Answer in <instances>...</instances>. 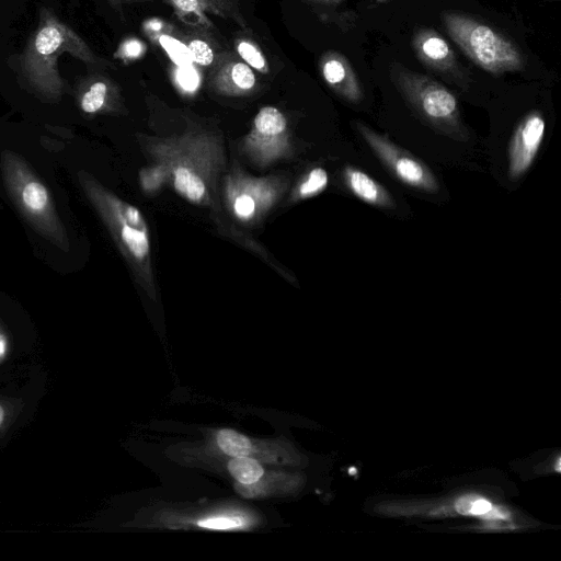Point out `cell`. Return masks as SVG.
Returning a JSON list of instances; mask_svg holds the SVG:
<instances>
[{"label":"cell","mask_w":561,"mask_h":561,"mask_svg":"<svg viewBox=\"0 0 561 561\" xmlns=\"http://www.w3.org/2000/svg\"><path fill=\"white\" fill-rule=\"evenodd\" d=\"M174 187L181 195L194 202L201 201L205 194V185L201 178L185 168L175 170Z\"/></svg>","instance_id":"cell-18"},{"label":"cell","mask_w":561,"mask_h":561,"mask_svg":"<svg viewBox=\"0 0 561 561\" xmlns=\"http://www.w3.org/2000/svg\"><path fill=\"white\" fill-rule=\"evenodd\" d=\"M111 7L117 11H121L124 5L137 2L152 1V0H107Z\"/></svg>","instance_id":"cell-24"},{"label":"cell","mask_w":561,"mask_h":561,"mask_svg":"<svg viewBox=\"0 0 561 561\" xmlns=\"http://www.w3.org/2000/svg\"><path fill=\"white\" fill-rule=\"evenodd\" d=\"M4 352H5V341L2 337V335H0V358L3 356Z\"/></svg>","instance_id":"cell-26"},{"label":"cell","mask_w":561,"mask_h":561,"mask_svg":"<svg viewBox=\"0 0 561 561\" xmlns=\"http://www.w3.org/2000/svg\"><path fill=\"white\" fill-rule=\"evenodd\" d=\"M69 54L80 61L99 68H113V64L98 56L85 41L49 9L42 8L39 21L20 58L22 75L36 90L46 95H58L62 79L57 60Z\"/></svg>","instance_id":"cell-1"},{"label":"cell","mask_w":561,"mask_h":561,"mask_svg":"<svg viewBox=\"0 0 561 561\" xmlns=\"http://www.w3.org/2000/svg\"><path fill=\"white\" fill-rule=\"evenodd\" d=\"M329 182L328 173L322 168L313 169L306 181L299 187V194L302 197L312 196L323 191Z\"/></svg>","instance_id":"cell-21"},{"label":"cell","mask_w":561,"mask_h":561,"mask_svg":"<svg viewBox=\"0 0 561 561\" xmlns=\"http://www.w3.org/2000/svg\"><path fill=\"white\" fill-rule=\"evenodd\" d=\"M24 203L34 210L44 208L47 202V193L45 187L37 183L31 182L23 190Z\"/></svg>","instance_id":"cell-22"},{"label":"cell","mask_w":561,"mask_h":561,"mask_svg":"<svg viewBox=\"0 0 561 561\" xmlns=\"http://www.w3.org/2000/svg\"><path fill=\"white\" fill-rule=\"evenodd\" d=\"M197 527L217 530L237 529L249 525V519L240 514H218L196 522Z\"/></svg>","instance_id":"cell-20"},{"label":"cell","mask_w":561,"mask_h":561,"mask_svg":"<svg viewBox=\"0 0 561 561\" xmlns=\"http://www.w3.org/2000/svg\"><path fill=\"white\" fill-rule=\"evenodd\" d=\"M287 121L284 114L275 106L262 107L255 118L254 128L264 137H274L286 130Z\"/></svg>","instance_id":"cell-17"},{"label":"cell","mask_w":561,"mask_h":561,"mask_svg":"<svg viewBox=\"0 0 561 561\" xmlns=\"http://www.w3.org/2000/svg\"><path fill=\"white\" fill-rule=\"evenodd\" d=\"M457 512L465 515L481 516L489 519H507L508 514L503 508L494 506L488 500L477 495H466L455 505Z\"/></svg>","instance_id":"cell-15"},{"label":"cell","mask_w":561,"mask_h":561,"mask_svg":"<svg viewBox=\"0 0 561 561\" xmlns=\"http://www.w3.org/2000/svg\"><path fill=\"white\" fill-rule=\"evenodd\" d=\"M319 71L327 85L350 103H359L364 91L350 60L337 50H327L319 58Z\"/></svg>","instance_id":"cell-11"},{"label":"cell","mask_w":561,"mask_h":561,"mask_svg":"<svg viewBox=\"0 0 561 561\" xmlns=\"http://www.w3.org/2000/svg\"><path fill=\"white\" fill-rule=\"evenodd\" d=\"M411 46L425 67L443 75L462 89L467 87L469 77L459 64L449 43L436 31L430 27H417L413 32Z\"/></svg>","instance_id":"cell-7"},{"label":"cell","mask_w":561,"mask_h":561,"mask_svg":"<svg viewBox=\"0 0 561 561\" xmlns=\"http://www.w3.org/2000/svg\"><path fill=\"white\" fill-rule=\"evenodd\" d=\"M375 1L378 2V3H383V2H386L388 0H375Z\"/></svg>","instance_id":"cell-28"},{"label":"cell","mask_w":561,"mask_h":561,"mask_svg":"<svg viewBox=\"0 0 561 561\" xmlns=\"http://www.w3.org/2000/svg\"><path fill=\"white\" fill-rule=\"evenodd\" d=\"M442 21L450 38L481 69L502 75L525 68L520 48L494 27L454 11L443 12Z\"/></svg>","instance_id":"cell-2"},{"label":"cell","mask_w":561,"mask_h":561,"mask_svg":"<svg viewBox=\"0 0 561 561\" xmlns=\"http://www.w3.org/2000/svg\"><path fill=\"white\" fill-rule=\"evenodd\" d=\"M216 458L215 463L225 465L234 480L236 490L245 497H261L277 492H289L297 484L295 477L287 472L266 471L263 463L251 457L205 455Z\"/></svg>","instance_id":"cell-6"},{"label":"cell","mask_w":561,"mask_h":561,"mask_svg":"<svg viewBox=\"0 0 561 561\" xmlns=\"http://www.w3.org/2000/svg\"><path fill=\"white\" fill-rule=\"evenodd\" d=\"M202 454L251 457L262 463L278 466H295L300 461L299 455L284 439L252 438L230 428L210 432Z\"/></svg>","instance_id":"cell-4"},{"label":"cell","mask_w":561,"mask_h":561,"mask_svg":"<svg viewBox=\"0 0 561 561\" xmlns=\"http://www.w3.org/2000/svg\"><path fill=\"white\" fill-rule=\"evenodd\" d=\"M178 36L186 47L191 59L202 68H210L222 51L211 32L186 26Z\"/></svg>","instance_id":"cell-14"},{"label":"cell","mask_w":561,"mask_h":561,"mask_svg":"<svg viewBox=\"0 0 561 561\" xmlns=\"http://www.w3.org/2000/svg\"><path fill=\"white\" fill-rule=\"evenodd\" d=\"M546 122L538 111L525 115L515 128L508 145V174L515 180L531 167L545 137Z\"/></svg>","instance_id":"cell-9"},{"label":"cell","mask_w":561,"mask_h":561,"mask_svg":"<svg viewBox=\"0 0 561 561\" xmlns=\"http://www.w3.org/2000/svg\"><path fill=\"white\" fill-rule=\"evenodd\" d=\"M178 19L190 27L213 32L210 15L236 23L249 31L239 0H165Z\"/></svg>","instance_id":"cell-8"},{"label":"cell","mask_w":561,"mask_h":561,"mask_svg":"<svg viewBox=\"0 0 561 561\" xmlns=\"http://www.w3.org/2000/svg\"><path fill=\"white\" fill-rule=\"evenodd\" d=\"M117 96V84L104 73L95 72L82 81L79 105L84 113L94 114L104 110Z\"/></svg>","instance_id":"cell-12"},{"label":"cell","mask_w":561,"mask_h":561,"mask_svg":"<svg viewBox=\"0 0 561 561\" xmlns=\"http://www.w3.org/2000/svg\"><path fill=\"white\" fill-rule=\"evenodd\" d=\"M355 125L375 154L402 183L428 193L438 190L436 178L421 160L365 124L356 122Z\"/></svg>","instance_id":"cell-5"},{"label":"cell","mask_w":561,"mask_h":561,"mask_svg":"<svg viewBox=\"0 0 561 561\" xmlns=\"http://www.w3.org/2000/svg\"><path fill=\"white\" fill-rule=\"evenodd\" d=\"M3 417H4V411H3V408L0 405V425L2 424Z\"/></svg>","instance_id":"cell-27"},{"label":"cell","mask_w":561,"mask_h":561,"mask_svg":"<svg viewBox=\"0 0 561 561\" xmlns=\"http://www.w3.org/2000/svg\"><path fill=\"white\" fill-rule=\"evenodd\" d=\"M236 54L254 71L262 75L270 72L268 60L260 45L251 37L244 35L234 39Z\"/></svg>","instance_id":"cell-16"},{"label":"cell","mask_w":561,"mask_h":561,"mask_svg":"<svg viewBox=\"0 0 561 561\" xmlns=\"http://www.w3.org/2000/svg\"><path fill=\"white\" fill-rule=\"evenodd\" d=\"M344 180L350 191L360 201L383 208H391L394 202L389 192L360 169L346 167Z\"/></svg>","instance_id":"cell-13"},{"label":"cell","mask_w":561,"mask_h":561,"mask_svg":"<svg viewBox=\"0 0 561 561\" xmlns=\"http://www.w3.org/2000/svg\"><path fill=\"white\" fill-rule=\"evenodd\" d=\"M305 3L309 4H322V5H330V4H336L344 0H302Z\"/></svg>","instance_id":"cell-25"},{"label":"cell","mask_w":561,"mask_h":561,"mask_svg":"<svg viewBox=\"0 0 561 561\" xmlns=\"http://www.w3.org/2000/svg\"><path fill=\"white\" fill-rule=\"evenodd\" d=\"M121 238L131 254L138 259L147 257L149 253V240L146 228L124 224L121 228Z\"/></svg>","instance_id":"cell-19"},{"label":"cell","mask_w":561,"mask_h":561,"mask_svg":"<svg viewBox=\"0 0 561 561\" xmlns=\"http://www.w3.org/2000/svg\"><path fill=\"white\" fill-rule=\"evenodd\" d=\"M209 85L224 95H244L257 87L255 71L236 53L222 50L208 72Z\"/></svg>","instance_id":"cell-10"},{"label":"cell","mask_w":561,"mask_h":561,"mask_svg":"<svg viewBox=\"0 0 561 561\" xmlns=\"http://www.w3.org/2000/svg\"><path fill=\"white\" fill-rule=\"evenodd\" d=\"M233 209L239 217L248 218L254 213L255 204L250 195L243 194L236 198Z\"/></svg>","instance_id":"cell-23"},{"label":"cell","mask_w":561,"mask_h":561,"mask_svg":"<svg viewBox=\"0 0 561 561\" xmlns=\"http://www.w3.org/2000/svg\"><path fill=\"white\" fill-rule=\"evenodd\" d=\"M389 73L397 89L422 118L447 131L459 130V105L450 90L398 61L390 65Z\"/></svg>","instance_id":"cell-3"}]
</instances>
